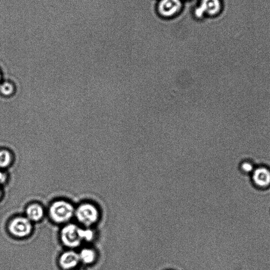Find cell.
Masks as SVG:
<instances>
[{"instance_id": "11", "label": "cell", "mask_w": 270, "mask_h": 270, "mask_svg": "<svg viewBox=\"0 0 270 270\" xmlns=\"http://www.w3.org/2000/svg\"><path fill=\"white\" fill-rule=\"evenodd\" d=\"M256 167L251 161L244 160L240 163L239 169L242 174L250 176Z\"/></svg>"}, {"instance_id": "4", "label": "cell", "mask_w": 270, "mask_h": 270, "mask_svg": "<svg viewBox=\"0 0 270 270\" xmlns=\"http://www.w3.org/2000/svg\"><path fill=\"white\" fill-rule=\"evenodd\" d=\"M250 177L256 188L261 189L270 188V168L264 165L256 167Z\"/></svg>"}, {"instance_id": "2", "label": "cell", "mask_w": 270, "mask_h": 270, "mask_svg": "<svg viewBox=\"0 0 270 270\" xmlns=\"http://www.w3.org/2000/svg\"><path fill=\"white\" fill-rule=\"evenodd\" d=\"M76 217L81 223L86 226L94 224L99 217V212L93 205L83 204L76 211Z\"/></svg>"}, {"instance_id": "10", "label": "cell", "mask_w": 270, "mask_h": 270, "mask_svg": "<svg viewBox=\"0 0 270 270\" xmlns=\"http://www.w3.org/2000/svg\"><path fill=\"white\" fill-rule=\"evenodd\" d=\"M80 260L84 264H90L93 262L96 258L95 252L90 248H84L79 255Z\"/></svg>"}, {"instance_id": "17", "label": "cell", "mask_w": 270, "mask_h": 270, "mask_svg": "<svg viewBox=\"0 0 270 270\" xmlns=\"http://www.w3.org/2000/svg\"><path fill=\"white\" fill-rule=\"evenodd\" d=\"M0 81H1V76H0Z\"/></svg>"}, {"instance_id": "5", "label": "cell", "mask_w": 270, "mask_h": 270, "mask_svg": "<svg viewBox=\"0 0 270 270\" xmlns=\"http://www.w3.org/2000/svg\"><path fill=\"white\" fill-rule=\"evenodd\" d=\"M9 228L12 235L23 238L29 235L31 233L32 225L31 221L27 218L19 217L12 220Z\"/></svg>"}, {"instance_id": "12", "label": "cell", "mask_w": 270, "mask_h": 270, "mask_svg": "<svg viewBox=\"0 0 270 270\" xmlns=\"http://www.w3.org/2000/svg\"><path fill=\"white\" fill-rule=\"evenodd\" d=\"M11 160V155L8 151H0V168L8 167L10 164Z\"/></svg>"}, {"instance_id": "14", "label": "cell", "mask_w": 270, "mask_h": 270, "mask_svg": "<svg viewBox=\"0 0 270 270\" xmlns=\"http://www.w3.org/2000/svg\"><path fill=\"white\" fill-rule=\"evenodd\" d=\"M80 234L82 240L87 241H91L94 237V233L92 231L89 229H80Z\"/></svg>"}, {"instance_id": "15", "label": "cell", "mask_w": 270, "mask_h": 270, "mask_svg": "<svg viewBox=\"0 0 270 270\" xmlns=\"http://www.w3.org/2000/svg\"><path fill=\"white\" fill-rule=\"evenodd\" d=\"M6 175L4 173L0 171V184L4 183L6 181Z\"/></svg>"}, {"instance_id": "13", "label": "cell", "mask_w": 270, "mask_h": 270, "mask_svg": "<svg viewBox=\"0 0 270 270\" xmlns=\"http://www.w3.org/2000/svg\"><path fill=\"white\" fill-rule=\"evenodd\" d=\"M14 91V87L9 82H4L0 86V92L5 96L11 95Z\"/></svg>"}, {"instance_id": "8", "label": "cell", "mask_w": 270, "mask_h": 270, "mask_svg": "<svg viewBox=\"0 0 270 270\" xmlns=\"http://www.w3.org/2000/svg\"><path fill=\"white\" fill-rule=\"evenodd\" d=\"M217 0H202L201 4L195 11L197 17H202L205 13H215L217 9Z\"/></svg>"}, {"instance_id": "9", "label": "cell", "mask_w": 270, "mask_h": 270, "mask_svg": "<svg viewBox=\"0 0 270 270\" xmlns=\"http://www.w3.org/2000/svg\"><path fill=\"white\" fill-rule=\"evenodd\" d=\"M27 218L30 221L37 222L39 221L44 216L43 208L38 204H32L27 209Z\"/></svg>"}, {"instance_id": "1", "label": "cell", "mask_w": 270, "mask_h": 270, "mask_svg": "<svg viewBox=\"0 0 270 270\" xmlns=\"http://www.w3.org/2000/svg\"><path fill=\"white\" fill-rule=\"evenodd\" d=\"M74 209L72 204L63 201L54 203L50 208V215L56 223L67 222L74 215Z\"/></svg>"}, {"instance_id": "6", "label": "cell", "mask_w": 270, "mask_h": 270, "mask_svg": "<svg viewBox=\"0 0 270 270\" xmlns=\"http://www.w3.org/2000/svg\"><path fill=\"white\" fill-rule=\"evenodd\" d=\"M181 7L180 0H161L159 10L162 16L169 17L179 12Z\"/></svg>"}, {"instance_id": "3", "label": "cell", "mask_w": 270, "mask_h": 270, "mask_svg": "<svg viewBox=\"0 0 270 270\" xmlns=\"http://www.w3.org/2000/svg\"><path fill=\"white\" fill-rule=\"evenodd\" d=\"M80 229L74 224H69L64 227L61 233V240L63 244L70 247L79 246L82 240L81 236Z\"/></svg>"}, {"instance_id": "7", "label": "cell", "mask_w": 270, "mask_h": 270, "mask_svg": "<svg viewBox=\"0 0 270 270\" xmlns=\"http://www.w3.org/2000/svg\"><path fill=\"white\" fill-rule=\"evenodd\" d=\"M80 260L79 255L73 251H68L62 254L59 263L62 268L69 270L76 267Z\"/></svg>"}, {"instance_id": "16", "label": "cell", "mask_w": 270, "mask_h": 270, "mask_svg": "<svg viewBox=\"0 0 270 270\" xmlns=\"http://www.w3.org/2000/svg\"><path fill=\"white\" fill-rule=\"evenodd\" d=\"M1 196V189H0V197Z\"/></svg>"}]
</instances>
